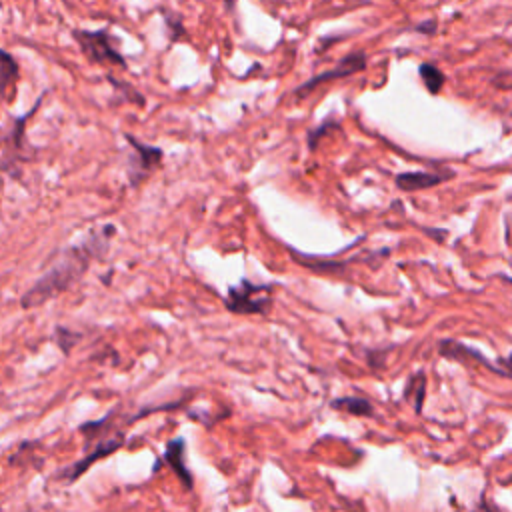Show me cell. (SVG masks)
Returning <instances> with one entry per match:
<instances>
[{"label": "cell", "instance_id": "1", "mask_svg": "<svg viewBox=\"0 0 512 512\" xmlns=\"http://www.w3.org/2000/svg\"><path fill=\"white\" fill-rule=\"evenodd\" d=\"M114 232L116 230L112 224H104L100 230H94L80 244L66 248L58 256V260L22 294L20 306L36 308L42 306L46 300L58 296L60 292L68 290L84 274L90 260L100 256L108 248V242L114 236Z\"/></svg>", "mask_w": 512, "mask_h": 512}, {"label": "cell", "instance_id": "2", "mask_svg": "<svg viewBox=\"0 0 512 512\" xmlns=\"http://www.w3.org/2000/svg\"><path fill=\"white\" fill-rule=\"evenodd\" d=\"M272 286L270 284H254L242 278L238 284L230 286L224 296V306L232 314L254 316L266 314L272 308Z\"/></svg>", "mask_w": 512, "mask_h": 512}, {"label": "cell", "instance_id": "3", "mask_svg": "<svg viewBox=\"0 0 512 512\" xmlns=\"http://www.w3.org/2000/svg\"><path fill=\"white\" fill-rule=\"evenodd\" d=\"M72 38L84 52V56L102 66H124V56L118 52L114 46L112 34L102 28V30H72Z\"/></svg>", "mask_w": 512, "mask_h": 512}, {"label": "cell", "instance_id": "4", "mask_svg": "<svg viewBox=\"0 0 512 512\" xmlns=\"http://www.w3.org/2000/svg\"><path fill=\"white\" fill-rule=\"evenodd\" d=\"M122 444H124V434H122V432H114V434L106 436L104 440H100V442H96L92 448H88V452H86L80 460H76L74 464L62 468V470H60V478H62L66 484L78 480L96 460H102V458L114 454L116 450L122 448Z\"/></svg>", "mask_w": 512, "mask_h": 512}, {"label": "cell", "instance_id": "5", "mask_svg": "<svg viewBox=\"0 0 512 512\" xmlns=\"http://www.w3.org/2000/svg\"><path fill=\"white\" fill-rule=\"evenodd\" d=\"M124 138L134 150V156L130 160V182H132V186H136L142 178H146L154 168L160 166L162 150L136 140L132 134H124Z\"/></svg>", "mask_w": 512, "mask_h": 512}, {"label": "cell", "instance_id": "6", "mask_svg": "<svg viewBox=\"0 0 512 512\" xmlns=\"http://www.w3.org/2000/svg\"><path fill=\"white\" fill-rule=\"evenodd\" d=\"M364 68H366V54H364V52H352V54L344 56V58L336 64V68L326 70V72H320V74H314L310 80L302 82V84L294 90V94H308V92H312L316 86H320V84H324V82L352 76V74H356V72H360V70H364Z\"/></svg>", "mask_w": 512, "mask_h": 512}, {"label": "cell", "instance_id": "7", "mask_svg": "<svg viewBox=\"0 0 512 512\" xmlns=\"http://www.w3.org/2000/svg\"><path fill=\"white\" fill-rule=\"evenodd\" d=\"M164 462L172 468V472L178 476V480L182 482V486L186 490H192L194 486V478H192V472L188 470V464H186V442L184 438H172L168 444H166V450H164Z\"/></svg>", "mask_w": 512, "mask_h": 512}, {"label": "cell", "instance_id": "8", "mask_svg": "<svg viewBox=\"0 0 512 512\" xmlns=\"http://www.w3.org/2000/svg\"><path fill=\"white\" fill-rule=\"evenodd\" d=\"M452 178L450 174H438V172H422V170H416V172H400L396 174L394 182L400 190L404 192H416V190H426V188H432V186H438L440 182Z\"/></svg>", "mask_w": 512, "mask_h": 512}, {"label": "cell", "instance_id": "9", "mask_svg": "<svg viewBox=\"0 0 512 512\" xmlns=\"http://www.w3.org/2000/svg\"><path fill=\"white\" fill-rule=\"evenodd\" d=\"M330 406L334 410L352 414V416H372L374 414V406L370 404V400L366 398H356V396H344V398H334L330 402Z\"/></svg>", "mask_w": 512, "mask_h": 512}, {"label": "cell", "instance_id": "10", "mask_svg": "<svg viewBox=\"0 0 512 512\" xmlns=\"http://www.w3.org/2000/svg\"><path fill=\"white\" fill-rule=\"evenodd\" d=\"M424 396H426V376H424V372H416L408 378L406 388H404V398L412 402L416 414L422 412Z\"/></svg>", "mask_w": 512, "mask_h": 512}, {"label": "cell", "instance_id": "11", "mask_svg": "<svg viewBox=\"0 0 512 512\" xmlns=\"http://www.w3.org/2000/svg\"><path fill=\"white\" fill-rule=\"evenodd\" d=\"M418 74H420V78H422V82H424V86H426V90L430 94H438L442 90L446 76H444V72L436 64L422 62L420 68H418Z\"/></svg>", "mask_w": 512, "mask_h": 512}, {"label": "cell", "instance_id": "12", "mask_svg": "<svg viewBox=\"0 0 512 512\" xmlns=\"http://www.w3.org/2000/svg\"><path fill=\"white\" fill-rule=\"evenodd\" d=\"M18 78V64L12 58L10 52L2 50V64H0V80H2V94L8 100V88L16 82Z\"/></svg>", "mask_w": 512, "mask_h": 512}, {"label": "cell", "instance_id": "13", "mask_svg": "<svg viewBox=\"0 0 512 512\" xmlns=\"http://www.w3.org/2000/svg\"><path fill=\"white\" fill-rule=\"evenodd\" d=\"M334 128H336V124H334L332 120H326V122H322L320 126L312 128V130L308 132V148H310V150H316L320 138H324V136H326L330 130H334Z\"/></svg>", "mask_w": 512, "mask_h": 512}, {"label": "cell", "instance_id": "14", "mask_svg": "<svg viewBox=\"0 0 512 512\" xmlns=\"http://www.w3.org/2000/svg\"><path fill=\"white\" fill-rule=\"evenodd\" d=\"M78 338H80V334L70 332V330H66V328H58V330H56V342H58V346H60L64 352H68V350L78 342Z\"/></svg>", "mask_w": 512, "mask_h": 512}, {"label": "cell", "instance_id": "15", "mask_svg": "<svg viewBox=\"0 0 512 512\" xmlns=\"http://www.w3.org/2000/svg\"><path fill=\"white\" fill-rule=\"evenodd\" d=\"M414 30H418V32H422V34H432V32L436 30V20H426V22L418 24Z\"/></svg>", "mask_w": 512, "mask_h": 512}, {"label": "cell", "instance_id": "16", "mask_svg": "<svg viewBox=\"0 0 512 512\" xmlns=\"http://www.w3.org/2000/svg\"><path fill=\"white\" fill-rule=\"evenodd\" d=\"M506 282H512V278H506Z\"/></svg>", "mask_w": 512, "mask_h": 512}]
</instances>
